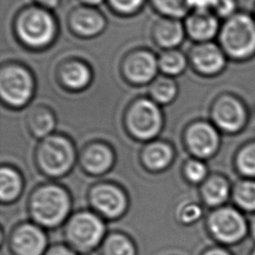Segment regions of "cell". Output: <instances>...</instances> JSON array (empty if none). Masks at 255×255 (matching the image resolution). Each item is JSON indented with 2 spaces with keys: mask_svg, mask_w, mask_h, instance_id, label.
Segmentation results:
<instances>
[{
  "mask_svg": "<svg viewBox=\"0 0 255 255\" xmlns=\"http://www.w3.org/2000/svg\"><path fill=\"white\" fill-rule=\"evenodd\" d=\"M240 169L250 175L255 174V144L244 148L238 157Z\"/></svg>",
  "mask_w": 255,
  "mask_h": 255,
  "instance_id": "32",
  "label": "cell"
},
{
  "mask_svg": "<svg viewBox=\"0 0 255 255\" xmlns=\"http://www.w3.org/2000/svg\"><path fill=\"white\" fill-rule=\"evenodd\" d=\"M233 0H216L212 9L220 16H229L234 10Z\"/></svg>",
  "mask_w": 255,
  "mask_h": 255,
  "instance_id": "33",
  "label": "cell"
},
{
  "mask_svg": "<svg viewBox=\"0 0 255 255\" xmlns=\"http://www.w3.org/2000/svg\"><path fill=\"white\" fill-rule=\"evenodd\" d=\"M157 59L159 71L168 77L182 74L187 66V58L177 49L164 50Z\"/></svg>",
  "mask_w": 255,
  "mask_h": 255,
  "instance_id": "24",
  "label": "cell"
},
{
  "mask_svg": "<svg viewBox=\"0 0 255 255\" xmlns=\"http://www.w3.org/2000/svg\"><path fill=\"white\" fill-rule=\"evenodd\" d=\"M45 255H77V253L74 249L70 247L58 244L50 247L46 251Z\"/></svg>",
  "mask_w": 255,
  "mask_h": 255,
  "instance_id": "35",
  "label": "cell"
},
{
  "mask_svg": "<svg viewBox=\"0 0 255 255\" xmlns=\"http://www.w3.org/2000/svg\"><path fill=\"white\" fill-rule=\"evenodd\" d=\"M89 199L93 208L108 219L121 217L128 208L126 193L118 185L112 183L95 185L90 191Z\"/></svg>",
  "mask_w": 255,
  "mask_h": 255,
  "instance_id": "8",
  "label": "cell"
},
{
  "mask_svg": "<svg viewBox=\"0 0 255 255\" xmlns=\"http://www.w3.org/2000/svg\"><path fill=\"white\" fill-rule=\"evenodd\" d=\"M216 0H188L190 9L198 11H206L209 8H213Z\"/></svg>",
  "mask_w": 255,
  "mask_h": 255,
  "instance_id": "34",
  "label": "cell"
},
{
  "mask_svg": "<svg viewBox=\"0 0 255 255\" xmlns=\"http://www.w3.org/2000/svg\"><path fill=\"white\" fill-rule=\"evenodd\" d=\"M208 227L218 240L226 243L239 240L245 233V222L242 216L230 208L214 211L209 216Z\"/></svg>",
  "mask_w": 255,
  "mask_h": 255,
  "instance_id": "11",
  "label": "cell"
},
{
  "mask_svg": "<svg viewBox=\"0 0 255 255\" xmlns=\"http://www.w3.org/2000/svg\"><path fill=\"white\" fill-rule=\"evenodd\" d=\"M9 244L14 255H45L48 238L38 224L23 223L15 227Z\"/></svg>",
  "mask_w": 255,
  "mask_h": 255,
  "instance_id": "10",
  "label": "cell"
},
{
  "mask_svg": "<svg viewBox=\"0 0 255 255\" xmlns=\"http://www.w3.org/2000/svg\"><path fill=\"white\" fill-rule=\"evenodd\" d=\"M158 70V59L147 50H136L129 53L122 65L125 79L134 85L151 83L156 78Z\"/></svg>",
  "mask_w": 255,
  "mask_h": 255,
  "instance_id": "9",
  "label": "cell"
},
{
  "mask_svg": "<svg viewBox=\"0 0 255 255\" xmlns=\"http://www.w3.org/2000/svg\"><path fill=\"white\" fill-rule=\"evenodd\" d=\"M85 255H95V254H93V253H88V254H85Z\"/></svg>",
  "mask_w": 255,
  "mask_h": 255,
  "instance_id": "40",
  "label": "cell"
},
{
  "mask_svg": "<svg viewBox=\"0 0 255 255\" xmlns=\"http://www.w3.org/2000/svg\"><path fill=\"white\" fill-rule=\"evenodd\" d=\"M72 32L83 38H92L101 34L107 25L105 16L92 6L75 8L68 18Z\"/></svg>",
  "mask_w": 255,
  "mask_h": 255,
  "instance_id": "13",
  "label": "cell"
},
{
  "mask_svg": "<svg viewBox=\"0 0 255 255\" xmlns=\"http://www.w3.org/2000/svg\"><path fill=\"white\" fill-rule=\"evenodd\" d=\"M219 40L223 50L234 58H244L255 51V24L246 15L231 16L224 23Z\"/></svg>",
  "mask_w": 255,
  "mask_h": 255,
  "instance_id": "7",
  "label": "cell"
},
{
  "mask_svg": "<svg viewBox=\"0 0 255 255\" xmlns=\"http://www.w3.org/2000/svg\"><path fill=\"white\" fill-rule=\"evenodd\" d=\"M150 99L158 105H167L177 96L178 88L172 77L157 76L149 86Z\"/></svg>",
  "mask_w": 255,
  "mask_h": 255,
  "instance_id": "23",
  "label": "cell"
},
{
  "mask_svg": "<svg viewBox=\"0 0 255 255\" xmlns=\"http://www.w3.org/2000/svg\"><path fill=\"white\" fill-rule=\"evenodd\" d=\"M90 67L79 60H70L59 69V79L62 85L71 91H82L92 81Z\"/></svg>",
  "mask_w": 255,
  "mask_h": 255,
  "instance_id": "19",
  "label": "cell"
},
{
  "mask_svg": "<svg viewBox=\"0 0 255 255\" xmlns=\"http://www.w3.org/2000/svg\"><path fill=\"white\" fill-rule=\"evenodd\" d=\"M189 61L198 74L205 76L219 73L225 64L222 50L210 41L196 44L189 52Z\"/></svg>",
  "mask_w": 255,
  "mask_h": 255,
  "instance_id": "14",
  "label": "cell"
},
{
  "mask_svg": "<svg viewBox=\"0 0 255 255\" xmlns=\"http://www.w3.org/2000/svg\"><path fill=\"white\" fill-rule=\"evenodd\" d=\"M107 2L115 12L122 15H130L142 7L144 0H107Z\"/></svg>",
  "mask_w": 255,
  "mask_h": 255,
  "instance_id": "30",
  "label": "cell"
},
{
  "mask_svg": "<svg viewBox=\"0 0 255 255\" xmlns=\"http://www.w3.org/2000/svg\"><path fill=\"white\" fill-rule=\"evenodd\" d=\"M81 1L84 3V5L94 7V6H97V5L101 4L104 0H81Z\"/></svg>",
  "mask_w": 255,
  "mask_h": 255,
  "instance_id": "38",
  "label": "cell"
},
{
  "mask_svg": "<svg viewBox=\"0 0 255 255\" xmlns=\"http://www.w3.org/2000/svg\"><path fill=\"white\" fill-rule=\"evenodd\" d=\"M184 141L190 153L198 158H205L215 152L218 146V134L208 123L196 122L186 128Z\"/></svg>",
  "mask_w": 255,
  "mask_h": 255,
  "instance_id": "12",
  "label": "cell"
},
{
  "mask_svg": "<svg viewBox=\"0 0 255 255\" xmlns=\"http://www.w3.org/2000/svg\"><path fill=\"white\" fill-rule=\"evenodd\" d=\"M125 121L129 134L138 140H149L155 137L163 124L158 104L147 98L133 101L127 110Z\"/></svg>",
  "mask_w": 255,
  "mask_h": 255,
  "instance_id": "6",
  "label": "cell"
},
{
  "mask_svg": "<svg viewBox=\"0 0 255 255\" xmlns=\"http://www.w3.org/2000/svg\"><path fill=\"white\" fill-rule=\"evenodd\" d=\"M23 180L17 170L3 166L0 171V199L3 203L16 200L22 192Z\"/></svg>",
  "mask_w": 255,
  "mask_h": 255,
  "instance_id": "22",
  "label": "cell"
},
{
  "mask_svg": "<svg viewBox=\"0 0 255 255\" xmlns=\"http://www.w3.org/2000/svg\"><path fill=\"white\" fill-rule=\"evenodd\" d=\"M115 161L112 148L104 143L87 145L81 153V164L86 172L92 175H101L108 172Z\"/></svg>",
  "mask_w": 255,
  "mask_h": 255,
  "instance_id": "16",
  "label": "cell"
},
{
  "mask_svg": "<svg viewBox=\"0 0 255 255\" xmlns=\"http://www.w3.org/2000/svg\"><path fill=\"white\" fill-rule=\"evenodd\" d=\"M184 28L192 40L198 43L209 42L217 32L218 21L209 10H194L186 17Z\"/></svg>",
  "mask_w": 255,
  "mask_h": 255,
  "instance_id": "17",
  "label": "cell"
},
{
  "mask_svg": "<svg viewBox=\"0 0 255 255\" xmlns=\"http://www.w3.org/2000/svg\"><path fill=\"white\" fill-rule=\"evenodd\" d=\"M153 8L163 17L179 19L190 10L188 0H150Z\"/></svg>",
  "mask_w": 255,
  "mask_h": 255,
  "instance_id": "27",
  "label": "cell"
},
{
  "mask_svg": "<svg viewBox=\"0 0 255 255\" xmlns=\"http://www.w3.org/2000/svg\"><path fill=\"white\" fill-rule=\"evenodd\" d=\"M185 33L184 24L178 19L163 17L154 24L152 39L158 47L164 50L175 49L183 41Z\"/></svg>",
  "mask_w": 255,
  "mask_h": 255,
  "instance_id": "18",
  "label": "cell"
},
{
  "mask_svg": "<svg viewBox=\"0 0 255 255\" xmlns=\"http://www.w3.org/2000/svg\"><path fill=\"white\" fill-rule=\"evenodd\" d=\"M38 5L46 9H52L59 5L61 0H34Z\"/></svg>",
  "mask_w": 255,
  "mask_h": 255,
  "instance_id": "36",
  "label": "cell"
},
{
  "mask_svg": "<svg viewBox=\"0 0 255 255\" xmlns=\"http://www.w3.org/2000/svg\"><path fill=\"white\" fill-rule=\"evenodd\" d=\"M27 126L35 137L44 138L53 131L56 126V119L49 108L37 106L29 112L27 116Z\"/></svg>",
  "mask_w": 255,
  "mask_h": 255,
  "instance_id": "21",
  "label": "cell"
},
{
  "mask_svg": "<svg viewBox=\"0 0 255 255\" xmlns=\"http://www.w3.org/2000/svg\"><path fill=\"white\" fill-rule=\"evenodd\" d=\"M206 173L207 168L199 159H189L184 164L183 174L190 183H200L204 180Z\"/></svg>",
  "mask_w": 255,
  "mask_h": 255,
  "instance_id": "29",
  "label": "cell"
},
{
  "mask_svg": "<svg viewBox=\"0 0 255 255\" xmlns=\"http://www.w3.org/2000/svg\"><path fill=\"white\" fill-rule=\"evenodd\" d=\"M104 255H135V247L132 241L122 233L109 235L103 245Z\"/></svg>",
  "mask_w": 255,
  "mask_h": 255,
  "instance_id": "26",
  "label": "cell"
},
{
  "mask_svg": "<svg viewBox=\"0 0 255 255\" xmlns=\"http://www.w3.org/2000/svg\"><path fill=\"white\" fill-rule=\"evenodd\" d=\"M35 92L32 73L23 65L11 63L0 71V96L5 105L20 109L26 106Z\"/></svg>",
  "mask_w": 255,
  "mask_h": 255,
  "instance_id": "5",
  "label": "cell"
},
{
  "mask_svg": "<svg viewBox=\"0 0 255 255\" xmlns=\"http://www.w3.org/2000/svg\"><path fill=\"white\" fill-rule=\"evenodd\" d=\"M252 228H253V233H254V235H255V219H254V221H253V226H252Z\"/></svg>",
  "mask_w": 255,
  "mask_h": 255,
  "instance_id": "39",
  "label": "cell"
},
{
  "mask_svg": "<svg viewBox=\"0 0 255 255\" xmlns=\"http://www.w3.org/2000/svg\"><path fill=\"white\" fill-rule=\"evenodd\" d=\"M72 207L68 191L57 184H43L30 195L28 209L39 226L55 228L68 217Z\"/></svg>",
  "mask_w": 255,
  "mask_h": 255,
  "instance_id": "1",
  "label": "cell"
},
{
  "mask_svg": "<svg viewBox=\"0 0 255 255\" xmlns=\"http://www.w3.org/2000/svg\"><path fill=\"white\" fill-rule=\"evenodd\" d=\"M106 225L94 212L83 210L75 213L65 226V237L75 251L91 253L103 241Z\"/></svg>",
  "mask_w": 255,
  "mask_h": 255,
  "instance_id": "4",
  "label": "cell"
},
{
  "mask_svg": "<svg viewBox=\"0 0 255 255\" xmlns=\"http://www.w3.org/2000/svg\"><path fill=\"white\" fill-rule=\"evenodd\" d=\"M244 116L240 103L228 96L219 98L212 109V118L216 125L228 131L238 129L244 122Z\"/></svg>",
  "mask_w": 255,
  "mask_h": 255,
  "instance_id": "15",
  "label": "cell"
},
{
  "mask_svg": "<svg viewBox=\"0 0 255 255\" xmlns=\"http://www.w3.org/2000/svg\"><path fill=\"white\" fill-rule=\"evenodd\" d=\"M204 201L215 206L222 203L228 196V184L222 177L213 176L205 181L201 188Z\"/></svg>",
  "mask_w": 255,
  "mask_h": 255,
  "instance_id": "25",
  "label": "cell"
},
{
  "mask_svg": "<svg viewBox=\"0 0 255 255\" xmlns=\"http://www.w3.org/2000/svg\"><path fill=\"white\" fill-rule=\"evenodd\" d=\"M15 33L20 42L31 49H44L55 39L58 24L53 14L41 6L23 9L15 19Z\"/></svg>",
  "mask_w": 255,
  "mask_h": 255,
  "instance_id": "2",
  "label": "cell"
},
{
  "mask_svg": "<svg viewBox=\"0 0 255 255\" xmlns=\"http://www.w3.org/2000/svg\"><path fill=\"white\" fill-rule=\"evenodd\" d=\"M202 215L201 207L196 203H186L182 205L177 211L178 220L185 225L191 224L198 220Z\"/></svg>",
  "mask_w": 255,
  "mask_h": 255,
  "instance_id": "31",
  "label": "cell"
},
{
  "mask_svg": "<svg viewBox=\"0 0 255 255\" xmlns=\"http://www.w3.org/2000/svg\"><path fill=\"white\" fill-rule=\"evenodd\" d=\"M204 255H229L227 252L221 250V249H218V248H215V249H210L208 250L207 252H205Z\"/></svg>",
  "mask_w": 255,
  "mask_h": 255,
  "instance_id": "37",
  "label": "cell"
},
{
  "mask_svg": "<svg viewBox=\"0 0 255 255\" xmlns=\"http://www.w3.org/2000/svg\"><path fill=\"white\" fill-rule=\"evenodd\" d=\"M235 199L246 209H255V183L243 182L236 187Z\"/></svg>",
  "mask_w": 255,
  "mask_h": 255,
  "instance_id": "28",
  "label": "cell"
},
{
  "mask_svg": "<svg viewBox=\"0 0 255 255\" xmlns=\"http://www.w3.org/2000/svg\"><path fill=\"white\" fill-rule=\"evenodd\" d=\"M76 150L72 141L61 134H50L40 141L36 149V162L40 170L50 177L66 175L74 166Z\"/></svg>",
  "mask_w": 255,
  "mask_h": 255,
  "instance_id": "3",
  "label": "cell"
},
{
  "mask_svg": "<svg viewBox=\"0 0 255 255\" xmlns=\"http://www.w3.org/2000/svg\"><path fill=\"white\" fill-rule=\"evenodd\" d=\"M173 159L172 147L164 141H152L141 151V161L151 171H161L169 166Z\"/></svg>",
  "mask_w": 255,
  "mask_h": 255,
  "instance_id": "20",
  "label": "cell"
},
{
  "mask_svg": "<svg viewBox=\"0 0 255 255\" xmlns=\"http://www.w3.org/2000/svg\"><path fill=\"white\" fill-rule=\"evenodd\" d=\"M254 255H255V254H254Z\"/></svg>",
  "mask_w": 255,
  "mask_h": 255,
  "instance_id": "41",
  "label": "cell"
}]
</instances>
